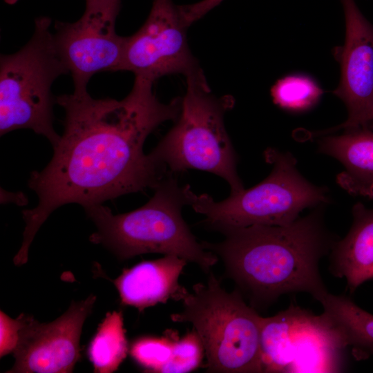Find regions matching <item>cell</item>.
<instances>
[{"mask_svg": "<svg viewBox=\"0 0 373 373\" xmlns=\"http://www.w3.org/2000/svg\"><path fill=\"white\" fill-rule=\"evenodd\" d=\"M153 83L135 76L121 100L95 99L88 91L56 97L65 112L64 131L47 166L30 174L28 186L38 204L22 212L26 225L18 261L28 260L39 229L61 206L77 203L85 208L155 189L168 173L144 153V144L160 124L177 119L181 97L160 102Z\"/></svg>", "mask_w": 373, "mask_h": 373, "instance_id": "1", "label": "cell"}, {"mask_svg": "<svg viewBox=\"0 0 373 373\" xmlns=\"http://www.w3.org/2000/svg\"><path fill=\"white\" fill-rule=\"evenodd\" d=\"M220 242H202L224 263L227 274L251 305H268L289 293L318 300L327 291L319 262L336 242L319 208L285 225L224 228Z\"/></svg>", "mask_w": 373, "mask_h": 373, "instance_id": "2", "label": "cell"}, {"mask_svg": "<svg viewBox=\"0 0 373 373\" xmlns=\"http://www.w3.org/2000/svg\"><path fill=\"white\" fill-rule=\"evenodd\" d=\"M154 189L148 202L131 212L113 214L102 204L85 207L97 229L90 240L103 245L119 260L149 253L173 254L208 273L218 257L197 241L182 216V207L190 205V186H181L167 175Z\"/></svg>", "mask_w": 373, "mask_h": 373, "instance_id": "3", "label": "cell"}, {"mask_svg": "<svg viewBox=\"0 0 373 373\" xmlns=\"http://www.w3.org/2000/svg\"><path fill=\"white\" fill-rule=\"evenodd\" d=\"M186 78V90L175 124L149 154L168 173L188 169L207 171L227 181L230 194L238 193L244 186L224 125L233 98L214 95L201 68Z\"/></svg>", "mask_w": 373, "mask_h": 373, "instance_id": "4", "label": "cell"}, {"mask_svg": "<svg viewBox=\"0 0 373 373\" xmlns=\"http://www.w3.org/2000/svg\"><path fill=\"white\" fill-rule=\"evenodd\" d=\"M186 289L182 310L171 315L176 323H190L200 336L209 372L260 373L262 316L247 305L238 289H224L212 273L206 284Z\"/></svg>", "mask_w": 373, "mask_h": 373, "instance_id": "5", "label": "cell"}, {"mask_svg": "<svg viewBox=\"0 0 373 373\" xmlns=\"http://www.w3.org/2000/svg\"><path fill=\"white\" fill-rule=\"evenodd\" d=\"M51 19H35L29 41L19 51L1 55L0 134L29 128L46 137L55 147L59 135L53 127L51 87L60 75L69 73L50 30Z\"/></svg>", "mask_w": 373, "mask_h": 373, "instance_id": "6", "label": "cell"}, {"mask_svg": "<svg viewBox=\"0 0 373 373\" xmlns=\"http://www.w3.org/2000/svg\"><path fill=\"white\" fill-rule=\"evenodd\" d=\"M264 156L273 169L257 185L219 202L207 193L192 192L190 206L205 216L209 227L218 231L254 224L285 225L298 218L305 209L327 202L326 188L307 181L296 169L293 155L269 148Z\"/></svg>", "mask_w": 373, "mask_h": 373, "instance_id": "7", "label": "cell"}, {"mask_svg": "<svg viewBox=\"0 0 373 373\" xmlns=\"http://www.w3.org/2000/svg\"><path fill=\"white\" fill-rule=\"evenodd\" d=\"M344 336L323 312L315 315L295 305L262 317V372H340L344 370Z\"/></svg>", "mask_w": 373, "mask_h": 373, "instance_id": "8", "label": "cell"}, {"mask_svg": "<svg viewBox=\"0 0 373 373\" xmlns=\"http://www.w3.org/2000/svg\"><path fill=\"white\" fill-rule=\"evenodd\" d=\"M121 0H86L77 21H55L54 43L73 77V92L87 91L97 73L121 70L126 37L115 30Z\"/></svg>", "mask_w": 373, "mask_h": 373, "instance_id": "9", "label": "cell"}, {"mask_svg": "<svg viewBox=\"0 0 373 373\" xmlns=\"http://www.w3.org/2000/svg\"><path fill=\"white\" fill-rule=\"evenodd\" d=\"M186 23L173 0H153L145 22L126 37L121 70L154 82L169 75L185 77L200 69L189 49Z\"/></svg>", "mask_w": 373, "mask_h": 373, "instance_id": "10", "label": "cell"}, {"mask_svg": "<svg viewBox=\"0 0 373 373\" xmlns=\"http://www.w3.org/2000/svg\"><path fill=\"white\" fill-rule=\"evenodd\" d=\"M96 296L73 303L61 316L41 323L32 316H19V327L12 353L13 367L6 372H72L80 357V336Z\"/></svg>", "mask_w": 373, "mask_h": 373, "instance_id": "11", "label": "cell"}, {"mask_svg": "<svg viewBox=\"0 0 373 373\" xmlns=\"http://www.w3.org/2000/svg\"><path fill=\"white\" fill-rule=\"evenodd\" d=\"M345 21L344 44L335 47L334 56L341 67V79L333 93L345 104L347 118L322 133L373 128V25L363 15L355 0H341Z\"/></svg>", "mask_w": 373, "mask_h": 373, "instance_id": "12", "label": "cell"}, {"mask_svg": "<svg viewBox=\"0 0 373 373\" xmlns=\"http://www.w3.org/2000/svg\"><path fill=\"white\" fill-rule=\"evenodd\" d=\"M187 262L167 254L124 269L113 281L121 303L143 310L171 298L181 300L186 289L180 286L178 279Z\"/></svg>", "mask_w": 373, "mask_h": 373, "instance_id": "13", "label": "cell"}, {"mask_svg": "<svg viewBox=\"0 0 373 373\" xmlns=\"http://www.w3.org/2000/svg\"><path fill=\"white\" fill-rule=\"evenodd\" d=\"M352 216L349 232L334 242L329 252V265L334 276L345 278L350 294L373 280V209L357 202L352 208Z\"/></svg>", "mask_w": 373, "mask_h": 373, "instance_id": "14", "label": "cell"}, {"mask_svg": "<svg viewBox=\"0 0 373 373\" xmlns=\"http://www.w3.org/2000/svg\"><path fill=\"white\" fill-rule=\"evenodd\" d=\"M318 150L338 160L344 171L336 177L347 193L373 198V131L358 128L323 137Z\"/></svg>", "mask_w": 373, "mask_h": 373, "instance_id": "15", "label": "cell"}, {"mask_svg": "<svg viewBox=\"0 0 373 373\" xmlns=\"http://www.w3.org/2000/svg\"><path fill=\"white\" fill-rule=\"evenodd\" d=\"M318 301L342 332L356 359H366L373 354V314L345 296L327 292Z\"/></svg>", "mask_w": 373, "mask_h": 373, "instance_id": "16", "label": "cell"}, {"mask_svg": "<svg viewBox=\"0 0 373 373\" xmlns=\"http://www.w3.org/2000/svg\"><path fill=\"white\" fill-rule=\"evenodd\" d=\"M125 333L122 312L108 313L88 349L95 372L109 373L117 370L128 351Z\"/></svg>", "mask_w": 373, "mask_h": 373, "instance_id": "17", "label": "cell"}, {"mask_svg": "<svg viewBox=\"0 0 373 373\" xmlns=\"http://www.w3.org/2000/svg\"><path fill=\"white\" fill-rule=\"evenodd\" d=\"M323 93L311 77L292 74L278 79L271 88L274 103L291 113H303L314 108Z\"/></svg>", "mask_w": 373, "mask_h": 373, "instance_id": "18", "label": "cell"}, {"mask_svg": "<svg viewBox=\"0 0 373 373\" xmlns=\"http://www.w3.org/2000/svg\"><path fill=\"white\" fill-rule=\"evenodd\" d=\"M169 337L140 338L132 344L131 355L148 372H161L173 353L174 339Z\"/></svg>", "mask_w": 373, "mask_h": 373, "instance_id": "19", "label": "cell"}, {"mask_svg": "<svg viewBox=\"0 0 373 373\" xmlns=\"http://www.w3.org/2000/svg\"><path fill=\"white\" fill-rule=\"evenodd\" d=\"M205 354L204 348L194 329L180 340L174 339L173 353L161 373H186L195 370Z\"/></svg>", "mask_w": 373, "mask_h": 373, "instance_id": "20", "label": "cell"}, {"mask_svg": "<svg viewBox=\"0 0 373 373\" xmlns=\"http://www.w3.org/2000/svg\"><path fill=\"white\" fill-rule=\"evenodd\" d=\"M19 317L12 319L1 311V356L12 352L17 339Z\"/></svg>", "mask_w": 373, "mask_h": 373, "instance_id": "21", "label": "cell"}, {"mask_svg": "<svg viewBox=\"0 0 373 373\" xmlns=\"http://www.w3.org/2000/svg\"><path fill=\"white\" fill-rule=\"evenodd\" d=\"M223 0H201L191 4L180 6L183 18L189 26L218 6Z\"/></svg>", "mask_w": 373, "mask_h": 373, "instance_id": "22", "label": "cell"}, {"mask_svg": "<svg viewBox=\"0 0 373 373\" xmlns=\"http://www.w3.org/2000/svg\"><path fill=\"white\" fill-rule=\"evenodd\" d=\"M8 3H15L18 0H5Z\"/></svg>", "mask_w": 373, "mask_h": 373, "instance_id": "23", "label": "cell"}, {"mask_svg": "<svg viewBox=\"0 0 373 373\" xmlns=\"http://www.w3.org/2000/svg\"><path fill=\"white\" fill-rule=\"evenodd\" d=\"M370 119H371V122L373 123V106H372V112L370 115Z\"/></svg>", "mask_w": 373, "mask_h": 373, "instance_id": "24", "label": "cell"}]
</instances>
